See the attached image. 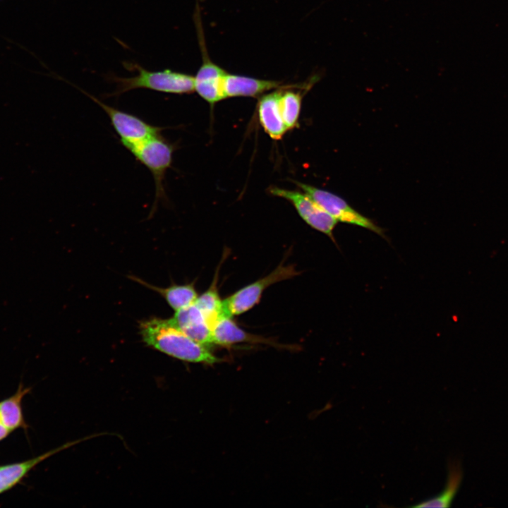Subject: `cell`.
<instances>
[{
	"label": "cell",
	"instance_id": "cell-1",
	"mask_svg": "<svg viewBox=\"0 0 508 508\" xmlns=\"http://www.w3.org/2000/svg\"><path fill=\"white\" fill-rule=\"evenodd\" d=\"M143 341L169 356L190 363H219L207 346L198 343L174 325L169 319L150 318L140 322Z\"/></svg>",
	"mask_w": 508,
	"mask_h": 508
},
{
	"label": "cell",
	"instance_id": "cell-2",
	"mask_svg": "<svg viewBox=\"0 0 508 508\" xmlns=\"http://www.w3.org/2000/svg\"><path fill=\"white\" fill-rule=\"evenodd\" d=\"M123 67L137 74L123 78L110 75L108 80L116 84L109 97H117L135 89H147L164 93L189 94L195 91L194 76L170 69L151 71L135 62H123Z\"/></svg>",
	"mask_w": 508,
	"mask_h": 508
},
{
	"label": "cell",
	"instance_id": "cell-3",
	"mask_svg": "<svg viewBox=\"0 0 508 508\" xmlns=\"http://www.w3.org/2000/svg\"><path fill=\"white\" fill-rule=\"evenodd\" d=\"M135 158L151 172L155 185V195L152 212L160 200L166 199L164 179L172 162L174 144L161 133L150 137L127 148Z\"/></svg>",
	"mask_w": 508,
	"mask_h": 508
},
{
	"label": "cell",
	"instance_id": "cell-4",
	"mask_svg": "<svg viewBox=\"0 0 508 508\" xmlns=\"http://www.w3.org/2000/svg\"><path fill=\"white\" fill-rule=\"evenodd\" d=\"M299 274L292 265L281 264L265 277L243 287L222 301L224 316L232 318L247 312L260 301L262 294L271 285Z\"/></svg>",
	"mask_w": 508,
	"mask_h": 508
},
{
	"label": "cell",
	"instance_id": "cell-5",
	"mask_svg": "<svg viewBox=\"0 0 508 508\" xmlns=\"http://www.w3.org/2000/svg\"><path fill=\"white\" fill-rule=\"evenodd\" d=\"M80 91L100 106L107 113L114 129L119 136L120 142L126 149L161 133L164 129V128L148 123L137 116L112 107L83 90Z\"/></svg>",
	"mask_w": 508,
	"mask_h": 508
},
{
	"label": "cell",
	"instance_id": "cell-6",
	"mask_svg": "<svg viewBox=\"0 0 508 508\" xmlns=\"http://www.w3.org/2000/svg\"><path fill=\"white\" fill-rule=\"evenodd\" d=\"M303 192L310 196L337 222L357 225L385 236L383 229L370 219L351 207L341 198L323 189L294 181Z\"/></svg>",
	"mask_w": 508,
	"mask_h": 508
},
{
	"label": "cell",
	"instance_id": "cell-7",
	"mask_svg": "<svg viewBox=\"0 0 508 508\" xmlns=\"http://www.w3.org/2000/svg\"><path fill=\"white\" fill-rule=\"evenodd\" d=\"M270 192L289 201L309 226L335 242L333 231L338 222L306 193L277 187L271 188Z\"/></svg>",
	"mask_w": 508,
	"mask_h": 508
},
{
	"label": "cell",
	"instance_id": "cell-8",
	"mask_svg": "<svg viewBox=\"0 0 508 508\" xmlns=\"http://www.w3.org/2000/svg\"><path fill=\"white\" fill-rule=\"evenodd\" d=\"M202 54V65L194 76L195 91L211 106L225 99L223 82L226 72L210 58L204 35H198Z\"/></svg>",
	"mask_w": 508,
	"mask_h": 508
},
{
	"label": "cell",
	"instance_id": "cell-9",
	"mask_svg": "<svg viewBox=\"0 0 508 508\" xmlns=\"http://www.w3.org/2000/svg\"><path fill=\"white\" fill-rule=\"evenodd\" d=\"M89 436L80 440L68 442L60 447L48 451L40 456L21 462L0 466V494L9 490L19 483L35 467L44 460L84 440L95 437Z\"/></svg>",
	"mask_w": 508,
	"mask_h": 508
},
{
	"label": "cell",
	"instance_id": "cell-10",
	"mask_svg": "<svg viewBox=\"0 0 508 508\" xmlns=\"http://www.w3.org/2000/svg\"><path fill=\"white\" fill-rule=\"evenodd\" d=\"M287 85L262 95L258 102L260 123L265 131L274 140L281 139L288 131L282 119L279 104L282 90Z\"/></svg>",
	"mask_w": 508,
	"mask_h": 508
},
{
	"label": "cell",
	"instance_id": "cell-11",
	"mask_svg": "<svg viewBox=\"0 0 508 508\" xmlns=\"http://www.w3.org/2000/svg\"><path fill=\"white\" fill-rule=\"evenodd\" d=\"M282 82L230 74L226 73L224 78V97H258L265 92L285 87Z\"/></svg>",
	"mask_w": 508,
	"mask_h": 508
},
{
	"label": "cell",
	"instance_id": "cell-12",
	"mask_svg": "<svg viewBox=\"0 0 508 508\" xmlns=\"http://www.w3.org/2000/svg\"><path fill=\"white\" fill-rule=\"evenodd\" d=\"M213 344L229 346L236 343H269L267 339L251 334L240 328L231 318L222 316L211 326Z\"/></svg>",
	"mask_w": 508,
	"mask_h": 508
},
{
	"label": "cell",
	"instance_id": "cell-13",
	"mask_svg": "<svg viewBox=\"0 0 508 508\" xmlns=\"http://www.w3.org/2000/svg\"><path fill=\"white\" fill-rule=\"evenodd\" d=\"M448 476L444 490L434 497L423 500L411 507H449L461 485L463 471L460 464L452 461L449 463Z\"/></svg>",
	"mask_w": 508,
	"mask_h": 508
},
{
	"label": "cell",
	"instance_id": "cell-14",
	"mask_svg": "<svg viewBox=\"0 0 508 508\" xmlns=\"http://www.w3.org/2000/svg\"><path fill=\"white\" fill-rule=\"evenodd\" d=\"M30 390L20 384L13 395L0 401V421L11 432L28 428L23 413L22 400Z\"/></svg>",
	"mask_w": 508,
	"mask_h": 508
},
{
	"label": "cell",
	"instance_id": "cell-15",
	"mask_svg": "<svg viewBox=\"0 0 508 508\" xmlns=\"http://www.w3.org/2000/svg\"><path fill=\"white\" fill-rule=\"evenodd\" d=\"M135 279L148 288L158 292L166 300L169 306L175 311L193 304L198 295L193 284L177 285L173 284L167 288L157 287L147 284L137 278Z\"/></svg>",
	"mask_w": 508,
	"mask_h": 508
},
{
	"label": "cell",
	"instance_id": "cell-16",
	"mask_svg": "<svg viewBox=\"0 0 508 508\" xmlns=\"http://www.w3.org/2000/svg\"><path fill=\"white\" fill-rule=\"evenodd\" d=\"M299 85H288L283 88L280 97V109L283 121L287 128L291 130L298 126L301 111L302 95L301 91L294 88Z\"/></svg>",
	"mask_w": 508,
	"mask_h": 508
},
{
	"label": "cell",
	"instance_id": "cell-17",
	"mask_svg": "<svg viewBox=\"0 0 508 508\" xmlns=\"http://www.w3.org/2000/svg\"><path fill=\"white\" fill-rule=\"evenodd\" d=\"M217 273L210 288L198 297L195 304L203 313L210 326L220 317L224 316L221 300L217 287Z\"/></svg>",
	"mask_w": 508,
	"mask_h": 508
},
{
	"label": "cell",
	"instance_id": "cell-18",
	"mask_svg": "<svg viewBox=\"0 0 508 508\" xmlns=\"http://www.w3.org/2000/svg\"><path fill=\"white\" fill-rule=\"evenodd\" d=\"M11 433L0 421V442L7 437Z\"/></svg>",
	"mask_w": 508,
	"mask_h": 508
}]
</instances>
